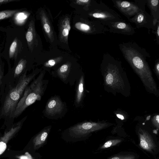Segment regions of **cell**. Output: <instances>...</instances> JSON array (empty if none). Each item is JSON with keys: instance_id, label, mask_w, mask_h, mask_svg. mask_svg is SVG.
I'll return each mask as SVG.
<instances>
[{"instance_id": "obj_29", "label": "cell", "mask_w": 159, "mask_h": 159, "mask_svg": "<svg viewBox=\"0 0 159 159\" xmlns=\"http://www.w3.org/2000/svg\"><path fill=\"white\" fill-rule=\"evenodd\" d=\"M48 133L46 131L43 132L40 136V139L42 142L44 141L48 136Z\"/></svg>"}, {"instance_id": "obj_23", "label": "cell", "mask_w": 159, "mask_h": 159, "mask_svg": "<svg viewBox=\"0 0 159 159\" xmlns=\"http://www.w3.org/2000/svg\"><path fill=\"white\" fill-rule=\"evenodd\" d=\"M152 33L154 34L156 36V43L157 45L159 44V21L156 25L155 29L152 30Z\"/></svg>"}, {"instance_id": "obj_21", "label": "cell", "mask_w": 159, "mask_h": 159, "mask_svg": "<svg viewBox=\"0 0 159 159\" xmlns=\"http://www.w3.org/2000/svg\"><path fill=\"white\" fill-rule=\"evenodd\" d=\"M62 59V57L61 56L51 59L45 62L44 66L48 67H52L61 62Z\"/></svg>"}, {"instance_id": "obj_33", "label": "cell", "mask_w": 159, "mask_h": 159, "mask_svg": "<svg viewBox=\"0 0 159 159\" xmlns=\"http://www.w3.org/2000/svg\"><path fill=\"white\" fill-rule=\"evenodd\" d=\"M117 116L119 119L123 120L124 119V116L121 115L117 114L116 115Z\"/></svg>"}, {"instance_id": "obj_25", "label": "cell", "mask_w": 159, "mask_h": 159, "mask_svg": "<svg viewBox=\"0 0 159 159\" xmlns=\"http://www.w3.org/2000/svg\"><path fill=\"white\" fill-rule=\"evenodd\" d=\"M134 156L132 155L115 157L110 159H135Z\"/></svg>"}, {"instance_id": "obj_27", "label": "cell", "mask_w": 159, "mask_h": 159, "mask_svg": "<svg viewBox=\"0 0 159 159\" xmlns=\"http://www.w3.org/2000/svg\"><path fill=\"white\" fill-rule=\"evenodd\" d=\"M17 16H16V21H19L20 20L21 21L22 19H25V16L23 13H19V12L17 13Z\"/></svg>"}, {"instance_id": "obj_3", "label": "cell", "mask_w": 159, "mask_h": 159, "mask_svg": "<svg viewBox=\"0 0 159 159\" xmlns=\"http://www.w3.org/2000/svg\"><path fill=\"white\" fill-rule=\"evenodd\" d=\"M27 70L20 78L15 86L8 92L2 106V116L11 118L17 105L30 81L36 75L33 73L26 75Z\"/></svg>"}, {"instance_id": "obj_16", "label": "cell", "mask_w": 159, "mask_h": 159, "mask_svg": "<svg viewBox=\"0 0 159 159\" xmlns=\"http://www.w3.org/2000/svg\"><path fill=\"white\" fill-rule=\"evenodd\" d=\"M26 64V60L24 59H21L15 67L13 71L12 77L15 80V81H16V83L21 76L27 70L25 69Z\"/></svg>"}, {"instance_id": "obj_13", "label": "cell", "mask_w": 159, "mask_h": 159, "mask_svg": "<svg viewBox=\"0 0 159 159\" xmlns=\"http://www.w3.org/2000/svg\"><path fill=\"white\" fill-rule=\"evenodd\" d=\"M71 29L70 19L64 18L61 22L59 29V37L61 42L67 44L69 31Z\"/></svg>"}, {"instance_id": "obj_12", "label": "cell", "mask_w": 159, "mask_h": 159, "mask_svg": "<svg viewBox=\"0 0 159 159\" xmlns=\"http://www.w3.org/2000/svg\"><path fill=\"white\" fill-rule=\"evenodd\" d=\"M141 147L148 151H152L155 148V144L152 137L146 132L141 130L139 132Z\"/></svg>"}, {"instance_id": "obj_7", "label": "cell", "mask_w": 159, "mask_h": 159, "mask_svg": "<svg viewBox=\"0 0 159 159\" xmlns=\"http://www.w3.org/2000/svg\"><path fill=\"white\" fill-rule=\"evenodd\" d=\"M103 24L108 28L110 33L132 35L136 32L135 28L124 20L108 21Z\"/></svg>"}, {"instance_id": "obj_11", "label": "cell", "mask_w": 159, "mask_h": 159, "mask_svg": "<svg viewBox=\"0 0 159 159\" xmlns=\"http://www.w3.org/2000/svg\"><path fill=\"white\" fill-rule=\"evenodd\" d=\"M26 39L30 50L32 52L38 45L34 21L31 20L26 34Z\"/></svg>"}, {"instance_id": "obj_32", "label": "cell", "mask_w": 159, "mask_h": 159, "mask_svg": "<svg viewBox=\"0 0 159 159\" xmlns=\"http://www.w3.org/2000/svg\"><path fill=\"white\" fill-rule=\"evenodd\" d=\"M26 155L27 156H22L20 157V159H31V158L28 152L25 153Z\"/></svg>"}, {"instance_id": "obj_10", "label": "cell", "mask_w": 159, "mask_h": 159, "mask_svg": "<svg viewBox=\"0 0 159 159\" xmlns=\"http://www.w3.org/2000/svg\"><path fill=\"white\" fill-rule=\"evenodd\" d=\"M64 105L61 100L57 97H54L48 101L45 112L49 116H52L61 112Z\"/></svg>"}, {"instance_id": "obj_20", "label": "cell", "mask_w": 159, "mask_h": 159, "mask_svg": "<svg viewBox=\"0 0 159 159\" xmlns=\"http://www.w3.org/2000/svg\"><path fill=\"white\" fill-rule=\"evenodd\" d=\"M20 11L19 10H9L0 11V20L9 18Z\"/></svg>"}, {"instance_id": "obj_22", "label": "cell", "mask_w": 159, "mask_h": 159, "mask_svg": "<svg viewBox=\"0 0 159 159\" xmlns=\"http://www.w3.org/2000/svg\"><path fill=\"white\" fill-rule=\"evenodd\" d=\"M120 139L111 140L107 141L101 147L102 149L106 148L115 145L121 142Z\"/></svg>"}, {"instance_id": "obj_28", "label": "cell", "mask_w": 159, "mask_h": 159, "mask_svg": "<svg viewBox=\"0 0 159 159\" xmlns=\"http://www.w3.org/2000/svg\"><path fill=\"white\" fill-rule=\"evenodd\" d=\"M6 144L2 142H0V154H2L6 148Z\"/></svg>"}, {"instance_id": "obj_8", "label": "cell", "mask_w": 159, "mask_h": 159, "mask_svg": "<svg viewBox=\"0 0 159 159\" xmlns=\"http://www.w3.org/2000/svg\"><path fill=\"white\" fill-rule=\"evenodd\" d=\"M128 21L134 23L137 28H145L147 29L149 33L151 30H153L156 28V25L154 26L153 25L152 17L145 10H141Z\"/></svg>"}, {"instance_id": "obj_19", "label": "cell", "mask_w": 159, "mask_h": 159, "mask_svg": "<svg viewBox=\"0 0 159 159\" xmlns=\"http://www.w3.org/2000/svg\"><path fill=\"white\" fill-rule=\"evenodd\" d=\"M84 82V77L82 76L80 80L77 91L76 101L77 104L80 103L83 96Z\"/></svg>"}, {"instance_id": "obj_26", "label": "cell", "mask_w": 159, "mask_h": 159, "mask_svg": "<svg viewBox=\"0 0 159 159\" xmlns=\"http://www.w3.org/2000/svg\"><path fill=\"white\" fill-rule=\"evenodd\" d=\"M154 71L156 74L158 75L159 73V60L158 59H157L155 61Z\"/></svg>"}, {"instance_id": "obj_30", "label": "cell", "mask_w": 159, "mask_h": 159, "mask_svg": "<svg viewBox=\"0 0 159 159\" xmlns=\"http://www.w3.org/2000/svg\"><path fill=\"white\" fill-rule=\"evenodd\" d=\"M3 74L2 66L0 64V86L2 84Z\"/></svg>"}, {"instance_id": "obj_2", "label": "cell", "mask_w": 159, "mask_h": 159, "mask_svg": "<svg viewBox=\"0 0 159 159\" xmlns=\"http://www.w3.org/2000/svg\"><path fill=\"white\" fill-rule=\"evenodd\" d=\"M100 68L105 85L125 95L124 91H126L127 88V81L125 80L126 75L121 61L106 53L103 55Z\"/></svg>"}, {"instance_id": "obj_4", "label": "cell", "mask_w": 159, "mask_h": 159, "mask_svg": "<svg viewBox=\"0 0 159 159\" xmlns=\"http://www.w3.org/2000/svg\"><path fill=\"white\" fill-rule=\"evenodd\" d=\"M38 78L25 89L23 94L18 102L11 118H14L20 114L29 106L36 100H40L43 93L42 83Z\"/></svg>"}, {"instance_id": "obj_18", "label": "cell", "mask_w": 159, "mask_h": 159, "mask_svg": "<svg viewBox=\"0 0 159 159\" xmlns=\"http://www.w3.org/2000/svg\"><path fill=\"white\" fill-rule=\"evenodd\" d=\"M71 63L67 62L62 65L57 70V73L59 76L64 80H65L67 77L69 73Z\"/></svg>"}, {"instance_id": "obj_1", "label": "cell", "mask_w": 159, "mask_h": 159, "mask_svg": "<svg viewBox=\"0 0 159 159\" xmlns=\"http://www.w3.org/2000/svg\"><path fill=\"white\" fill-rule=\"evenodd\" d=\"M119 47L124 58L141 79L146 88L149 91H156L152 72L147 60L150 57L149 53L133 41L120 43Z\"/></svg>"}, {"instance_id": "obj_6", "label": "cell", "mask_w": 159, "mask_h": 159, "mask_svg": "<svg viewBox=\"0 0 159 159\" xmlns=\"http://www.w3.org/2000/svg\"><path fill=\"white\" fill-rule=\"evenodd\" d=\"M113 6L129 20L141 10H145L147 0H135L134 2L112 0Z\"/></svg>"}, {"instance_id": "obj_31", "label": "cell", "mask_w": 159, "mask_h": 159, "mask_svg": "<svg viewBox=\"0 0 159 159\" xmlns=\"http://www.w3.org/2000/svg\"><path fill=\"white\" fill-rule=\"evenodd\" d=\"M15 1L16 0H0V5Z\"/></svg>"}, {"instance_id": "obj_15", "label": "cell", "mask_w": 159, "mask_h": 159, "mask_svg": "<svg viewBox=\"0 0 159 159\" xmlns=\"http://www.w3.org/2000/svg\"><path fill=\"white\" fill-rule=\"evenodd\" d=\"M146 4L150 10V15L153 19V25L156 26L159 21V0H147Z\"/></svg>"}, {"instance_id": "obj_9", "label": "cell", "mask_w": 159, "mask_h": 159, "mask_svg": "<svg viewBox=\"0 0 159 159\" xmlns=\"http://www.w3.org/2000/svg\"><path fill=\"white\" fill-rule=\"evenodd\" d=\"M106 126L105 124L86 122L76 125L70 130L76 134H83L99 130Z\"/></svg>"}, {"instance_id": "obj_17", "label": "cell", "mask_w": 159, "mask_h": 159, "mask_svg": "<svg viewBox=\"0 0 159 159\" xmlns=\"http://www.w3.org/2000/svg\"><path fill=\"white\" fill-rule=\"evenodd\" d=\"M20 42L16 38H15L11 44L9 52V57L16 59L19 52L20 47Z\"/></svg>"}, {"instance_id": "obj_24", "label": "cell", "mask_w": 159, "mask_h": 159, "mask_svg": "<svg viewBox=\"0 0 159 159\" xmlns=\"http://www.w3.org/2000/svg\"><path fill=\"white\" fill-rule=\"evenodd\" d=\"M92 1L90 0H77L75 1V3L78 4L85 5L89 8Z\"/></svg>"}, {"instance_id": "obj_14", "label": "cell", "mask_w": 159, "mask_h": 159, "mask_svg": "<svg viewBox=\"0 0 159 159\" xmlns=\"http://www.w3.org/2000/svg\"><path fill=\"white\" fill-rule=\"evenodd\" d=\"M40 16L44 30L50 41L52 42L54 40L53 30L48 18L43 10L41 11Z\"/></svg>"}, {"instance_id": "obj_5", "label": "cell", "mask_w": 159, "mask_h": 159, "mask_svg": "<svg viewBox=\"0 0 159 159\" xmlns=\"http://www.w3.org/2000/svg\"><path fill=\"white\" fill-rule=\"evenodd\" d=\"M92 2L91 9L88 13L89 16L101 22L102 24L110 21L123 20L121 17L114 10L111 8L102 1L99 3Z\"/></svg>"}]
</instances>
